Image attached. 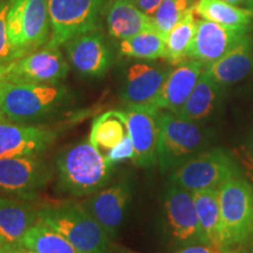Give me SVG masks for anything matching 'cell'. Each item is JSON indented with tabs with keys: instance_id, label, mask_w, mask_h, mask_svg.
I'll use <instances>...</instances> for the list:
<instances>
[{
	"instance_id": "obj_1",
	"label": "cell",
	"mask_w": 253,
	"mask_h": 253,
	"mask_svg": "<svg viewBox=\"0 0 253 253\" xmlns=\"http://www.w3.org/2000/svg\"><path fill=\"white\" fill-rule=\"evenodd\" d=\"M55 170L60 190L74 196L93 195L109 184L114 173V167L89 138L63 148L56 156Z\"/></svg>"
},
{
	"instance_id": "obj_2",
	"label": "cell",
	"mask_w": 253,
	"mask_h": 253,
	"mask_svg": "<svg viewBox=\"0 0 253 253\" xmlns=\"http://www.w3.org/2000/svg\"><path fill=\"white\" fill-rule=\"evenodd\" d=\"M69 97L60 84L7 81L0 95V121L34 125L58 113Z\"/></svg>"
},
{
	"instance_id": "obj_3",
	"label": "cell",
	"mask_w": 253,
	"mask_h": 253,
	"mask_svg": "<svg viewBox=\"0 0 253 253\" xmlns=\"http://www.w3.org/2000/svg\"><path fill=\"white\" fill-rule=\"evenodd\" d=\"M38 219L65 237L79 253H106L110 237L97 220L78 202L41 205Z\"/></svg>"
},
{
	"instance_id": "obj_4",
	"label": "cell",
	"mask_w": 253,
	"mask_h": 253,
	"mask_svg": "<svg viewBox=\"0 0 253 253\" xmlns=\"http://www.w3.org/2000/svg\"><path fill=\"white\" fill-rule=\"evenodd\" d=\"M211 134L198 122L161 110L157 144V164L161 172L173 171L210 144Z\"/></svg>"
},
{
	"instance_id": "obj_5",
	"label": "cell",
	"mask_w": 253,
	"mask_h": 253,
	"mask_svg": "<svg viewBox=\"0 0 253 253\" xmlns=\"http://www.w3.org/2000/svg\"><path fill=\"white\" fill-rule=\"evenodd\" d=\"M221 242L227 250L248 243L253 227V186L242 176L233 177L218 189Z\"/></svg>"
},
{
	"instance_id": "obj_6",
	"label": "cell",
	"mask_w": 253,
	"mask_h": 253,
	"mask_svg": "<svg viewBox=\"0 0 253 253\" xmlns=\"http://www.w3.org/2000/svg\"><path fill=\"white\" fill-rule=\"evenodd\" d=\"M238 176H242V172L232 155L221 148H213L202 151L171 171L169 183L196 192L218 190L229 179Z\"/></svg>"
},
{
	"instance_id": "obj_7",
	"label": "cell",
	"mask_w": 253,
	"mask_h": 253,
	"mask_svg": "<svg viewBox=\"0 0 253 253\" xmlns=\"http://www.w3.org/2000/svg\"><path fill=\"white\" fill-rule=\"evenodd\" d=\"M109 0H48L50 39L46 46L59 47L81 34L95 31Z\"/></svg>"
},
{
	"instance_id": "obj_8",
	"label": "cell",
	"mask_w": 253,
	"mask_h": 253,
	"mask_svg": "<svg viewBox=\"0 0 253 253\" xmlns=\"http://www.w3.org/2000/svg\"><path fill=\"white\" fill-rule=\"evenodd\" d=\"M12 46L23 58L50 39L48 0H13L7 18Z\"/></svg>"
},
{
	"instance_id": "obj_9",
	"label": "cell",
	"mask_w": 253,
	"mask_h": 253,
	"mask_svg": "<svg viewBox=\"0 0 253 253\" xmlns=\"http://www.w3.org/2000/svg\"><path fill=\"white\" fill-rule=\"evenodd\" d=\"M52 176V168L40 155L1 158L0 195L27 201L45 188Z\"/></svg>"
},
{
	"instance_id": "obj_10",
	"label": "cell",
	"mask_w": 253,
	"mask_h": 253,
	"mask_svg": "<svg viewBox=\"0 0 253 253\" xmlns=\"http://www.w3.org/2000/svg\"><path fill=\"white\" fill-rule=\"evenodd\" d=\"M69 72V62L58 47H42L12 62L8 81L60 84Z\"/></svg>"
},
{
	"instance_id": "obj_11",
	"label": "cell",
	"mask_w": 253,
	"mask_h": 253,
	"mask_svg": "<svg viewBox=\"0 0 253 253\" xmlns=\"http://www.w3.org/2000/svg\"><path fill=\"white\" fill-rule=\"evenodd\" d=\"M128 134L134 147L132 162L141 168L157 164L160 113L156 107H129L123 109Z\"/></svg>"
},
{
	"instance_id": "obj_12",
	"label": "cell",
	"mask_w": 253,
	"mask_h": 253,
	"mask_svg": "<svg viewBox=\"0 0 253 253\" xmlns=\"http://www.w3.org/2000/svg\"><path fill=\"white\" fill-rule=\"evenodd\" d=\"M248 31L249 27H227L205 19L197 20L188 58L210 66L238 45Z\"/></svg>"
},
{
	"instance_id": "obj_13",
	"label": "cell",
	"mask_w": 253,
	"mask_h": 253,
	"mask_svg": "<svg viewBox=\"0 0 253 253\" xmlns=\"http://www.w3.org/2000/svg\"><path fill=\"white\" fill-rule=\"evenodd\" d=\"M171 69L148 62H135L126 68L120 97L129 107H155Z\"/></svg>"
},
{
	"instance_id": "obj_14",
	"label": "cell",
	"mask_w": 253,
	"mask_h": 253,
	"mask_svg": "<svg viewBox=\"0 0 253 253\" xmlns=\"http://www.w3.org/2000/svg\"><path fill=\"white\" fill-rule=\"evenodd\" d=\"M164 211L173 239L186 245L203 243L191 191L169 183L164 196Z\"/></svg>"
},
{
	"instance_id": "obj_15",
	"label": "cell",
	"mask_w": 253,
	"mask_h": 253,
	"mask_svg": "<svg viewBox=\"0 0 253 253\" xmlns=\"http://www.w3.org/2000/svg\"><path fill=\"white\" fill-rule=\"evenodd\" d=\"M131 194V183L125 178L94 192L84 207L112 238L118 235L125 221Z\"/></svg>"
},
{
	"instance_id": "obj_16",
	"label": "cell",
	"mask_w": 253,
	"mask_h": 253,
	"mask_svg": "<svg viewBox=\"0 0 253 253\" xmlns=\"http://www.w3.org/2000/svg\"><path fill=\"white\" fill-rule=\"evenodd\" d=\"M65 48L69 65L82 77H103L112 63L107 41L96 30L69 40Z\"/></svg>"
},
{
	"instance_id": "obj_17",
	"label": "cell",
	"mask_w": 253,
	"mask_h": 253,
	"mask_svg": "<svg viewBox=\"0 0 253 253\" xmlns=\"http://www.w3.org/2000/svg\"><path fill=\"white\" fill-rule=\"evenodd\" d=\"M56 138L52 129L34 125L0 121V160L41 155Z\"/></svg>"
},
{
	"instance_id": "obj_18",
	"label": "cell",
	"mask_w": 253,
	"mask_h": 253,
	"mask_svg": "<svg viewBox=\"0 0 253 253\" xmlns=\"http://www.w3.org/2000/svg\"><path fill=\"white\" fill-rule=\"evenodd\" d=\"M204 69L205 66L197 60L188 59L178 63L177 67L170 72L155 102V107L160 110L178 113L191 95Z\"/></svg>"
},
{
	"instance_id": "obj_19",
	"label": "cell",
	"mask_w": 253,
	"mask_h": 253,
	"mask_svg": "<svg viewBox=\"0 0 253 253\" xmlns=\"http://www.w3.org/2000/svg\"><path fill=\"white\" fill-rule=\"evenodd\" d=\"M37 220L38 211L33 205L0 195V239L19 253L21 238Z\"/></svg>"
},
{
	"instance_id": "obj_20",
	"label": "cell",
	"mask_w": 253,
	"mask_h": 253,
	"mask_svg": "<svg viewBox=\"0 0 253 253\" xmlns=\"http://www.w3.org/2000/svg\"><path fill=\"white\" fill-rule=\"evenodd\" d=\"M109 33L118 40H126L154 28L153 19L130 0H109L106 6Z\"/></svg>"
},
{
	"instance_id": "obj_21",
	"label": "cell",
	"mask_w": 253,
	"mask_h": 253,
	"mask_svg": "<svg viewBox=\"0 0 253 253\" xmlns=\"http://www.w3.org/2000/svg\"><path fill=\"white\" fill-rule=\"evenodd\" d=\"M207 72L220 86H229L245 79L253 71V48L246 36L223 58L208 66Z\"/></svg>"
},
{
	"instance_id": "obj_22",
	"label": "cell",
	"mask_w": 253,
	"mask_h": 253,
	"mask_svg": "<svg viewBox=\"0 0 253 253\" xmlns=\"http://www.w3.org/2000/svg\"><path fill=\"white\" fill-rule=\"evenodd\" d=\"M219 87L220 84H218L210 77L207 69H204L191 95L176 115L194 122H201L209 119L218 106L220 94Z\"/></svg>"
},
{
	"instance_id": "obj_23",
	"label": "cell",
	"mask_w": 253,
	"mask_h": 253,
	"mask_svg": "<svg viewBox=\"0 0 253 253\" xmlns=\"http://www.w3.org/2000/svg\"><path fill=\"white\" fill-rule=\"evenodd\" d=\"M192 194H194L203 243L224 249L223 242H221L218 190H203V191H196Z\"/></svg>"
},
{
	"instance_id": "obj_24",
	"label": "cell",
	"mask_w": 253,
	"mask_h": 253,
	"mask_svg": "<svg viewBox=\"0 0 253 253\" xmlns=\"http://www.w3.org/2000/svg\"><path fill=\"white\" fill-rule=\"evenodd\" d=\"M19 251L20 253H79L65 237L40 219L21 238Z\"/></svg>"
},
{
	"instance_id": "obj_25",
	"label": "cell",
	"mask_w": 253,
	"mask_h": 253,
	"mask_svg": "<svg viewBox=\"0 0 253 253\" xmlns=\"http://www.w3.org/2000/svg\"><path fill=\"white\" fill-rule=\"evenodd\" d=\"M128 135L123 110H109L97 116L91 125L90 143L101 153H107Z\"/></svg>"
},
{
	"instance_id": "obj_26",
	"label": "cell",
	"mask_w": 253,
	"mask_h": 253,
	"mask_svg": "<svg viewBox=\"0 0 253 253\" xmlns=\"http://www.w3.org/2000/svg\"><path fill=\"white\" fill-rule=\"evenodd\" d=\"M195 12L202 19L227 27H249L253 19L251 9L239 8L223 0H198Z\"/></svg>"
},
{
	"instance_id": "obj_27",
	"label": "cell",
	"mask_w": 253,
	"mask_h": 253,
	"mask_svg": "<svg viewBox=\"0 0 253 253\" xmlns=\"http://www.w3.org/2000/svg\"><path fill=\"white\" fill-rule=\"evenodd\" d=\"M120 52L126 58L137 60H153L166 58V38L155 28L122 40Z\"/></svg>"
},
{
	"instance_id": "obj_28",
	"label": "cell",
	"mask_w": 253,
	"mask_h": 253,
	"mask_svg": "<svg viewBox=\"0 0 253 253\" xmlns=\"http://www.w3.org/2000/svg\"><path fill=\"white\" fill-rule=\"evenodd\" d=\"M195 6L166 38V59L171 65H178L188 58V52L196 32Z\"/></svg>"
},
{
	"instance_id": "obj_29",
	"label": "cell",
	"mask_w": 253,
	"mask_h": 253,
	"mask_svg": "<svg viewBox=\"0 0 253 253\" xmlns=\"http://www.w3.org/2000/svg\"><path fill=\"white\" fill-rule=\"evenodd\" d=\"M194 6L192 0H163L151 17L154 28L167 38Z\"/></svg>"
},
{
	"instance_id": "obj_30",
	"label": "cell",
	"mask_w": 253,
	"mask_h": 253,
	"mask_svg": "<svg viewBox=\"0 0 253 253\" xmlns=\"http://www.w3.org/2000/svg\"><path fill=\"white\" fill-rule=\"evenodd\" d=\"M13 0H4L0 5V65L13 62L20 59L17 50L12 46L8 36L7 18Z\"/></svg>"
},
{
	"instance_id": "obj_31",
	"label": "cell",
	"mask_w": 253,
	"mask_h": 253,
	"mask_svg": "<svg viewBox=\"0 0 253 253\" xmlns=\"http://www.w3.org/2000/svg\"><path fill=\"white\" fill-rule=\"evenodd\" d=\"M104 157H106L107 163L110 164L112 167H114L118 163H122L128 160H132V158H134V147H132L129 134L126 135L118 145H115L112 149L107 151V153L104 154Z\"/></svg>"
},
{
	"instance_id": "obj_32",
	"label": "cell",
	"mask_w": 253,
	"mask_h": 253,
	"mask_svg": "<svg viewBox=\"0 0 253 253\" xmlns=\"http://www.w3.org/2000/svg\"><path fill=\"white\" fill-rule=\"evenodd\" d=\"M226 250L218 248V246L204 244V243H198V244L186 245L185 248L179 250L176 253H225Z\"/></svg>"
},
{
	"instance_id": "obj_33",
	"label": "cell",
	"mask_w": 253,
	"mask_h": 253,
	"mask_svg": "<svg viewBox=\"0 0 253 253\" xmlns=\"http://www.w3.org/2000/svg\"><path fill=\"white\" fill-rule=\"evenodd\" d=\"M162 1L163 0H135L134 2L143 13L149 15V17H153L155 11Z\"/></svg>"
},
{
	"instance_id": "obj_34",
	"label": "cell",
	"mask_w": 253,
	"mask_h": 253,
	"mask_svg": "<svg viewBox=\"0 0 253 253\" xmlns=\"http://www.w3.org/2000/svg\"><path fill=\"white\" fill-rule=\"evenodd\" d=\"M11 65H12V62L0 65V95H1V93H2V89H4L6 82L8 81V75H9V71H11Z\"/></svg>"
},
{
	"instance_id": "obj_35",
	"label": "cell",
	"mask_w": 253,
	"mask_h": 253,
	"mask_svg": "<svg viewBox=\"0 0 253 253\" xmlns=\"http://www.w3.org/2000/svg\"><path fill=\"white\" fill-rule=\"evenodd\" d=\"M0 253H19V252L0 239Z\"/></svg>"
},
{
	"instance_id": "obj_36",
	"label": "cell",
	"mask_w": 253,
	"mask_h": 253,
	"mask_svg": "<svg viewBox=\"0 0 253 253\" xmlns=\"http://www.w3.org/2000/svg\"><path fill=\"white\" fill-rule=\"evenodd\" d=\"M248 243L250 244V249H251V253H253V227H252L251 236H250V238H249V240H248Z\"/></svg>"
},
{
	"instance_id": "obj_37",
	"label": "cell",
	"mask_w": 253,
	"mask_h": 253,
	"mask_svg": "<svg viewBox=\"0 0 253 253\" xmlns=\"http://www.w3.org/2000/svg\"><path fill=\"white\" fill-rule=\"evenodd\" d=\"M223 1L229 2V4H232V5H237V4H240L242 1H244V0H223Z\"/></svg>"
},
{
	"instance_id": "obj_38",
	"label": "cell",
	"mask_w": 253,
	"mask_h": 253,
	"mask_svg": "<svg viewBox=\"0 0 253 253\" xmlns=\"http://www.w3.org/2000/svg\"><path fill=\"white\" fill-rule=\"evenodd\" d=\"M113 253H137V252H132V251H126V250H118V251H114L113 250Z\"/></svg>"
},
{
	"instance_id": "obj_39",
	"label": "cell",
	"mask_w": 253,
	"mask_h": 253,
	"mask_svg": "<svg viewBox=\"0 0 253 253\" xmlns=\"http://www.w3.org/2000/svg\"><path fill=\"white\" fill-rule=\"evenodd\" d=\"M230 253H246V251H244V250H238V251H233V250H230L229 249Z\"/></svg>"
},
{
	"instance_id": "obj_40",
	"label": "cell",
	"mask_w": 253,
	"mask_h": 253,
	"mask_svg": "<svg viewBox=\"0 0 253 253\" xmlns=\"http://www.w3.org/2000/svg\"><path fill=\"white\" fill-rule=\"evenodd\" d=\"M248 5L250 6V8L253 11V0H248Z\"/></svg>"
},
{
	"instance_id": "obj_41",
	"label": "cell",
	"mask_w": 253,
	"mask_h": 253,
	"mask_svg": "<svg viewBox=\"0 0 253 253\" xmlns=\"http://www.w3.org/2000/svg\"><path fill=\"white\" fill-rule=\"evenodd\" d=\"M251 155H252V166H253V140H252V147H251Z\"/></svg>"
},
{
	"instance_id": "obj_42",
	"label": "cell",
	"mask_w": 253,
	"mask_h": 253,
	"mask_svg": "<svg viewBox=\"0 0 253 253\" xmlns=\"http://www.w3.org/2000/svg\"><path fill=\"white\" fill-rule=\"evenodd\" d=\"M106 253H113V250H112V249H109V250H108V251H107Z\"/></svg>"
},
{
	"instance_id": "obj_43",
	"label": "cell",
	"mask_w": 253,
	"mask_h": 253,
	"mask_svg": "<svg viewBox=\"0 0 253 253\" xmlns=\"http://www.w3.org/2000/svg\"><path fill=\"white\" fill-rule=\"evenodd\" d=\"M225 253H230V251H229V249H227V250H226V251H225Z\"/></svg>"
},
{
	"instance_id": "obj_44",
	"label": "cell",
	"mask_w": 253,
	"mask_h": 253,
	"mask_svg": "<svg viewBox=\"0 0 253 253\" xmlns=\"http://www.w3.org/2000/svg\"><path fill=\"white\" fill-rule=\"evenodd\" d=\"M2 1H4V0H0V5H1V2H2Z\"/></svg>"
},
{
	"instance_id": "obj_45",
	"label": "cell",
	"mask_w": 253,
	"mask_h": 253,
	"mask_svg": "<svg viewBox=\"0 0 253 253\" xmlns=\"http://www.w3.org/2000/svg\"><path fill=\"white\" fill-rule=\"evenodd\" d=\"M130 1H132V2H134V1H135V0H130Z\"/></svg>"
}]
</instances>
